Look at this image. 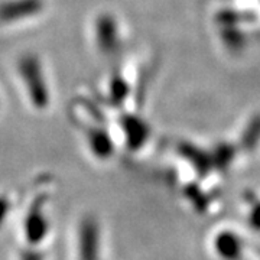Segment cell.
<instances>
[{"label": "cell", "instance_id": "cell-4", "mask_svg": "<svg viewBox=\"0 0 260 260\" xmlns=\"http://www.w3.org/2000/svg\"><path fill=\"white\" fill-rule=\"evenodd\" d=\"M112 94L116 97L114 100H121V97L126 94V84L121 78H114L112 81Z\"/></svg>", "mask_w": 260, "mask_h": 260}, {"label": "cell", "instance_id": "cell-1", "mask_svg": "<svg viewBox=\"0 0 260 260\" xmlns=\"http://www.w3.org/2000/svg\"><path fill=\"white\" fill-rule=\"evenodd\" d=\"M19 73L26 83L32 103L38 107L47 106L49 94H48V87L45 84L42 68H41V64H39L37 56H23L19 62Z\"/></svg>", "mask_w": 260, "mask_h": 260}, {"label": "cell", "instance_id": "cell-3", "mask_svg": "<svg viewBox=\"0 0 260 260\" xmlns=\"http://www.w3.org/2000/svg\"><path fill=\"white\" fill-rule=\"evenodd\" d=\"M97 44L103 54H116L119 48V29L117 22L110 15H102L97 20Z\"/></svg>", "mask_w": 260, "mask_h": 260}, {"label": "cell", "instance_id": "cell-2", "mask_svg": "<svg viewBox=\"0 0 260 260\" xmlns=\"http://www.w3.org/2000/svg\"><path fill=\"white\" fill-rule=\"evenodd\" d=\"M42 8V0H6L0 3V22H18L37 15Z\"/></svg>", "mask_w": 260, "mask_h": 260}]
</instances>
